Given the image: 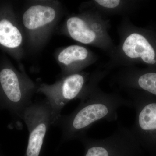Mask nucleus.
Instances as JSON below:
<instances>
[{
    "label": "nucleus",
    "mask_w": 156,
    "mask_h": 156,
    "mask_svg": "<svg viewBox=\"0 0 156 156\" xmlns=\"http://www.w3.org/2000/svg\"><path fill=\"white\" fill-rule=\"evenodd\" d=\"M108 73L105 69L92 72L86 90L79 98L80 102L77 108L70 114L60 115L54 122L53 126L61 130V142L79 140L98 122L116 121L120 108L132 107L131 101L123 97L118 91L108 93L99 88V83Z\"/></svg>",
    "instance_id": "1"
},
{
    "label": "nucleus",
    "mask_w": 156,
    "mask_h": 156,
    "mask_svg": "<svg viewBox=\"0 0 156 156\" xmlns=\"http://www.w3.org/2000/svg\"><path fill=\"white\" fill-rule=\"evenodd\" d=\"M119 44L108 55L104 68L109 71L116 68L145 65L156 67V27H138L128 17H122L118 26Z\"/></svg>",
    "instance_id": "2"
},
{
    "label": "nucleus",
    "mask_w": 156,
    "mask_h": 156,
    "mask_svg": "<svg viewBox=\"0 0 156 156\" xmlns=\"http://www.w3.org/2000/svg\"><path fill=\"white\" fill-rule=\"evenodd\" d=\"M110 27L107 17L96 11L85 10L69 16L62 32L78 43L99 48L109 55L116 46L109 34Z\"/></svg>",
    "instance_id": "3"
},
{
    "label": "nucleus",
    "mask_w": 156,
    "mask_h": 156,
    "mask_svg": "<svg viewBox=\"0 0 156 156\" xmlns=\"http://www.w3.org/2000/svg\"><path fill=\"white\" fill-rule=\"evenodd\" d=\"M62 13L61 5L55 1L34 2L26 7L21 23L30 50L37 51L44 46Z\"/></svg>",
    "instance_id": "4"
},
{
    "label": "nucleus",
    "mask_w": 156,
    "mask_h": 156,
    "mask_svg": "<svg viewBox=\"0 0 156 156\" xmlns=\"http://www.w3.org/2000/svg\"><path fill=\"white\" fill-rule=\"evenodd\" d=\"M126 92L136 113L131 131L143 149L156 156V97L138 90Z\"/></svg>",
    "instance_id": "5"
},
{
    "label": "nucleus",
    "mask_w": 156,
    "mask_h": 156,
    "mask_svg": "<svg viewBox=\"0 0 156 156\" xmlns=\"http://www.w3.org/2000/svg\"><path fill=\"white\" fill-rule=\"evenodd\" d=\"M86 149L85 156H142L143 151L131 129L119 123L110 136L103 139L81 137Z\"/></svg>",
    "instance_id": "6"
},
{
    "label": "nucleus",
    "mask_w": 156,
    "mask_h": 156,
    "mask_svg": "<svg viewBox=\"0 0 156 156\" xmlns=\"http://www.w3.org/2000/svg\"><path fill=\"white\" fill-rule=\"evenodd\" d=\"M91 75L83 71L62 76L53 84L43 83L37 85V92L46 96L54 123L67 103L71 101L79 99L87 88Z\"/></svg>",
    "instance_id": "7"
},
{
    "label": "nucleus",
    "mask_w": 156,
    "mask_h": 156,
    "mask_svg": "<svg viewBox=\"0 0 156 156\" xmlns=\"http://www.w3.org/2000/svg\"><path fill=\"white\" fill-rule=\"evenodd\" d=\"M0 86L4 96V106L22 120L25 110L33 103L37 85L23 72L17 73L10 68L0 72Z\"/></svg>",
    "instance_id": "8"
},
{
    "label": "nucleus",
    "mask_w": 156,
    "mask_h": 156,
    "mask_svg": "<svg viewBox=\"0 0 156 156\" xmlns=\"http://www.w3.org/2000/svg\"><path fill=\"white\" fill-rule=\"evenodd\" d=\"M22 120L29 131L26 156H39L46 135L54 123L51 108L47 100L33 102L25 110Z\"/></svg>",
    "instance_id": "9"
},
{
    "label": "nucleus",
    "mask_w": 156,
    "mask_h": 156,
    "mask_svg": "<svg viewBox=\"0 0 156 156\" xmlns=\"http://www.w3.org/2000/svg\"><path fill=\"white\" fill-rule=\"evenodd\" d=\"M111 86L118 90H138L156 97V67H121L112 76Z\"/></svg>",
    "instance_id": "10"
},
{
    "label": "nucleus",
    "mask_w": 156,
    "mask_h": 156,
    "mask_svg": "<svg viewBox=\"0 0 156 156\" xmlns=\"http://www.w3.org/2000/svg\"><path fill=\"white\" fill-rule=\"evenodd\" d=\"M56 58L61 67L62 76L81 72L95 63L98 57L89 48L80 45H72L62 48Z\"/></svg>",
    "instance_id": "11"
},
{
    "label": "nucleus",
    "mask_w": 156,
    "mask_h": 156,
    "mask_svg": "<svg viewBox=\"0 0 156 156\" xmlns=\"http://www.w3.org/2000/svg\"><path fill=\"white\" fill-rule=\"evenodd\" d=\"M142 4V1L135 0H93L83 3L80 11L92 10L107 18L115 15L128 17L136 12Z\"/></svg>",
    "instance_id": "12"
},
{
    "label": "nucleus",
    "mask_w": 156,
    "mask_h": 156,
    "mask_svg": "<svg viewBox=\"0 0 156 156\" xmlns=\"http://www.w3.org/2000/svg\"><path fill=\"white\" fill-rule=\"evenodd\" d=\"M0 44L11 49H19L24 54L26 39L23 29L14 25L9 20H0Z\"/></svg>",
    "instance_id": "13"
}]
</instances>
